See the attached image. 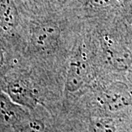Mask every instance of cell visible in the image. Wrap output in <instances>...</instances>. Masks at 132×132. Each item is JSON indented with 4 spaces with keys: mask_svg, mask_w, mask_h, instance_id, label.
<instances>
[{
    "mask_svg": "<svg viewBox=\"0 0 132 132\" xmlns=\"http://www.w3.org/2000/svg\"><path fill=\"white\" fill-rule=\"evenodd\" d=\"M89 65L84 52H79L73 57L68 69L65 87L69 92H76L85 85L88 77Z\"/></svg>",
    "mask_w": 132,
    "mask_h": 132,
    "instance_id": "obj_1",
    "label": "cell"
},
{
    "mask_svg": "<svg viewBox=\"0 0 132 132\" xmlns=\"http://www.w3.org/2000/svg\"><path fill=\"white\" fill-rule=\"evenodd\" d=\"M60 37V29L54 24H40L34 29L32 42L39 51L51 52L57 47Z\"/></svg>",
    "mask_w": 132,
    "mask_h": 132,
    "instance_id": "obj_2",
    "label": "cell"
},
{
    "mask_svg": "<svg viewBox=\"0 0 132 132\" xmlns=\"http://www.w3.org/2000/svg\"><path fill=\"white\" fill-rule=\"evenodd\" d=\"M131 101L127 86L122 82L110 85L103 94V101L109 109L115 111L128 106Z\"/></svg>",
    "mask_w": 132,
    "mask_h": 132,
    "instance_id": "obj_3",
    "label": "cell"
},
{
    "mask_svg": "<svg viewBox=\"0 0 132 132\" xmlns=\"http://www.w3.org/2000/svg\"><path fill=\"white\" fill-rule=\"evenodd\" d=\"M106 57L109 63L118 71H126L132 64V55L129 50L110 39L106 40Z\"/></svg>",
    "mask_w": 132,
    "mask_h": 132,
    "instance_id": "obj_4",
    "label": "cell"
},
{
    "mask_svg": "<svg viewBox=\"0 0 132 132\" xmlns=\"http://www.w3.org/2000/svg\"><path fill=\"white\" fill-rule=\"evenodd\" d=\"M8 94L11 101L20 106L32 108L37 104V98L32 89L23 81L11 82L8 85Z\"/></svg>",
    "mask_w": 132,
    "mask_h": 132,
    "instance_id": "obj_5",
    "label": "cell"
},
{
    "mask_svg": "<svg viewBox=\"0 0 132 132\" xmlns=\"http://www.w3.org/2000/svg\"><path fill=\"white\" fill-rule=\"evenodd\" d=\"M15 5L10 0L1 1V28L10 32L15 27L19 20Z\"/></svg>",
    "mask_w": 132,
    "mask_h": 132,
    "instance_id": "obj_6",
    "label": "cell"
},
{
    "mask_svg": "<svg viewBox=\"0 0 132 132\" xmlns=\"http://www.w3.org/2000/svg\"><path fill=\"white\" fill-rule=\"evenodd\" d=\"M17 104H13L5 95L1 97V118L7 124L18 123L24 118V112L19 108Z\"/></svg>",
    "mask_w": 132,
    "mask_h": 132,
    "instance_id": "obj_7",
    "label": "cell"
},
{
    "mask_svg": "<svg viewBox=\"0 0 132 132\" xmlns=\"http://www.w3.org/2000/svg\"><path fill=\"white\" fill-rule=\"evenodd\" d=\"M92 132H116L115 125L108 118H97L91 124Z\"/></svg>",
    "mask_w": 132,
    "mask_h": 132,
    "instance_id": "obj_8",
    "label": "cell"
},
{
    "mask_svg": "<svg viewBox=\"0 0 132 132\" xmlns=\"http://www.w3.org/2000/svg\"><path fill=\"white\" fill-rule=\"evenodd\" d=\"M44 126L38 120H29L24 124L21 132H43Z\"/></svg>",
    "mask_w": 132,
    "mask_h": 132,
    "instance_id": "obj_9",
    "label": "cell"
},
{
    "mask_svg": "<svg viewBox=\"0 0 132 132\" xmlns=\"http://www.w3.org/2000/svg\"><path fill=\"white\" fill-rule=\"evenodd\" d=\"M114 0H91L92 4L96 7H106L112 5Z\"/></svg>",
    "mask_w": 132,
    "mask_h": 132,
    "instance_id": "obj_10",
    "label": "cell"
}]
</instances>
